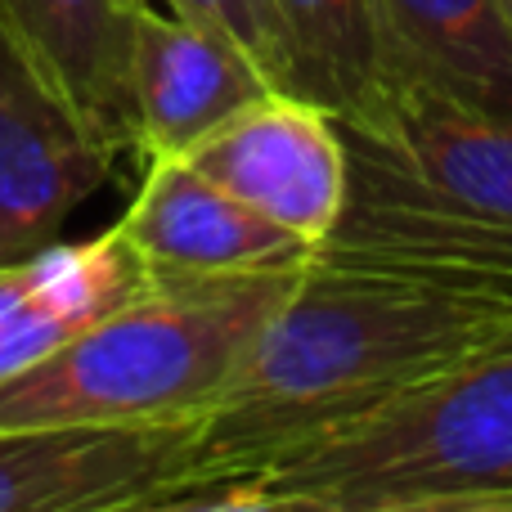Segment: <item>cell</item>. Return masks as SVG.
Returning a JSON list of instances; mask_svg holds the SVG:
<instances>
[{
  "label": "cell",
  "mask_w": 512,
  "mask_h": 512,
  "mask_svg": "<svg viewBox=\"0 0 512 512\" xmlns=\"http://www.w3.org/2000/svg\"><path fill=\"white\" fill-rule=\"evenodd\" d=\"M378 18L396 86L414 81L486 113H512L508 0H378Z\"/></svg>",
  "instance_id": "13"
},
{
  "label": "cell",
  "mask_w": 512,
  "mask_h": 512,
  "mask_svg": "<svg viewBox=\"0 0 512 512\" xmlns=\"http://www.w3.org/2000/svg\"><path fill=\"white\" fill-rule=\"evenodd\" d=\"M162 5L185 18H198V23L216 27V32H225V36H234L265 68L274 90H283V45H279V27H274L270 0H162Z\"/></svg>",
  "instance_id": "16"
},
{
  "label": "cell",
  "mask_w": 512,
  "mask_h": 512,
  "mask_svg": "<svg viewBox=\"0 0 512 512\" xmlns=\"http://www.w3.org/2000/svg\"><path fill=\"white\" fill-rule=\"evenodd\" d=\"M508 9H512V0H508Z\"/></svg>",
  "instance_id": "19"
},
{
  "label": "cell",
  "mask_w": 512,
  "mask_h": 512,
  "mask_svg": "<svg viewBox=\"0 0 512 512\" xmlns=\"http://www.w3.org/2000/svg\"><path fill=\"white\" fill-rule=\"evenodd\" d=\"M185 162L315 252L333 234L351 185L342 122L292 90H265Z\"/></svg>",
  "instance_id": "5"
},
{
  "label": "cell",
  "mask_w": 512,
  "mask_h": 512,
  "mask_svg": "<svg viewBox=\"0 0 512 512\" xmlns=\"http://www.w3.org/2000/svg\"><path fill=\"white\" fill-rule=\"evenodd\" d=\"M153 288V270L140 261L122 230H104L86 243L50 248L0 265V382L45 364L90 324L113 315Z\"/></svg>",
  "instance_id": "10"
},
{
  "label": "cell",
  "mask_w": 512,
  "mask_h": 512,
  "mask_svg": "<svg viewBox=\"0 0 512 512\" xmlns=\"http://www.w3.org/2000/svg\"><path fill=\"white\" fill-rule=\"evenodd\" d=\"M108 512H324V508L315 499H301L292 490L270 486V481L234 477V481H212V486L162 490V495L131 499V504Z\"/></svg>",
  "instance_id": "15"
},
{
  "label": "cell",
  "mask_w": 512,
  "mask_h": 512,
  "mask_svg": "<svg viewBox=\"0 0 512 512\" xmlns=\"http://www.w3.org/2000/svg\"><path fill=\"white\" fill-rule=\"evenodd\" d=\"M0 18L72 113L113 153H135L131 0H0Z\"/></svg>",
  "instance_id": "12"
},
{
  "label": "cell",
  "mask_w": 512,
  "mask_h": 512,
  "mask_svg": "<svg viewBox=\"0 0 512 512\" xmlns=\"http://www.w3.org/2000/svg\"><path fill=\"white\" fill-rule=\"evenodd\" d=\"M194 481V423L0 432V512H108Z\"/></svg>",
  "instance_id": "7"
},
{
  "label": "cell",
  "mask_w": 512,
  "mask_h": 512,
  "mask_svg": "<svg viewBox=\"0 0 512 512\" xmlns=\"http://www.w3.org/2000/svg\"><path fill=\"white\" fill-rule=\"evenodd\" d=\"M283 45V90L328 108L342 126H373L391 99L378 0H270Z\"/></svg>",
  "instance_id": "14"
},
{
  "label": "cell",
  "mask_w": 512,
  "mask_h": 512,
  "mask_svg": "<svg viewBox=\"0 0 512 512\" xmlns=\"http://www.w3.org/2000/svg\"><path fill=\"white\" fill-rule=\"evenodd\" d=\"M131 5H135V9H140V5H149V0H131Z\"/></svg>",
  "instance_id": "18"
},
{
  "label": "cell",
  "mask_w": 512,
  "mask_h": 512,
  "mask_svg": "<svg viewBox=\"0 0 512 512\" xmlns=\"http://www.w3.org/2000/svg\"><path fill=\"white\" fill-rule=\"evenodd\" d=\"M265 90L274 81L234 36L153 0L135 9L131 108L140 158H189Z\"/></svg>",
  "instance_id": "8"
},
{
  "label": "cell",
  "mask_w": 512,
  "mask_h": 512,
  "mask_svg": "<svg viewBox=\"0 0 512 512\" xmlns=\"http://www.w3.org/2000/svg\"><path fill=\"white\" fill-rule=\"evenodd\" d=\"M301 270L162 274L59 355L0 382V432L198 427Z\"/></svg>",
  "instance_id": "2"
},
{
  "label": "cell",
  "mask_w": 512,
  "mask_h": 512,
  "mask_svg": "<svg viewBox=\"0 0 512 512\" xmlns=\"http://www.w3.org/2000/svg\"><path fill=\"white\" fill-rule=\"evenodd\" d=\"M324 512L512 486V333L256 472Z\"/></svg>",
  "instance_id": "3"
},
{
  "label": "cell",
  "mask_w": 512,
  "mask_h": 512,
  "mask_svg": "<svg viewBox=\"0 0 512 512\" xmlns=\"http://www.w3.org/2000/svg\"><path fill=\"white\" fill-rule=\"evenodd\" d=\"M117 153L32 68L0 18V265L59 243Z\"/></svg>",
  "instance_id": "6"
},
{
  "label": "cell",
  "mask_w": 512,
  "mask_h": 512,
  "mask_svg": "<svg viewBox=\"0 0 512 512\" xmlns=\"http://www.w3.org/2000/svg\"><path fill=\"white\" fill-rule=\"evenodd\" d=\"M355 135L387 149L445 203L481 221L512 225V113H486L432 86L400 81L378 122Z\"/></svg>",
  "instance_id": "11"
},
{
  "label": "cell",
  "mask_w": 512,
  "mask_h": 512,
  "mask_svg": "<svg viewBox=\"0 0 512 512\" xmlns=\"http://www.w3.org/2000/svg\"><path fill=\"white\" fill-rule=\"evenodd\" d=\"M382 512H512V486L508 490H477V495L418 499V504H396Z\"/></svg>",
  "instance_id": "17"
},
{
  "label": "cell",
  "mask_w": 512,
  "mask_h": 512,
  "mask_svg": "<svg viewBox=\"0 0 512 512\" xmlns=\"http://www.w3.org/2000/svg\"><path fill=\"white\" fill-rule=\"evenodd\" d=\"M512 333V297L310 256L234 382L194 427L198 481L256 477Z\"/></svg>",
  "instance_id": "1"
},
{
  "label": "cell",
  "mask_w": 512,
  "mask_h": 512,
  "mask_svg": "<svg viewBox=\"0 0 512 512\" xmlns=\"http://www.w3.org/2000/svg\"><path fill=\"white\" fill-rule=\"evenodd\" d=\"M117 230L131 239L153 279L301 270L315 256L310 243L225 194L185 158H144V180Z\"/></svg>",
  "instance_id": "9"
},
{
  "label": "cell",
  "mask_w": 512,
  "mask_h": 512,
  "mask_svg": "<svg viewBox=\"0 0 512 512\" xmlns=\"http://www.w3.org/2000/svg\"><path fill=\"white\" fill-rule=\"evenodd\" d=\"M346 131V126H342ZM351 185L315 256L423 274L454 288L512 297V225L481 221L418 185L387 149L346 131Z\"/></svg>",
  "instance_id": "4"
}]
</instances>
